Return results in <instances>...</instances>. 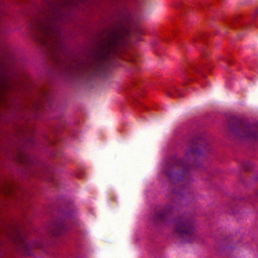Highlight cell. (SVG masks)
<instances>
[{
    "mask_svg": "<svg viewBox=\"0 0 258 258\" xmlns=\"http://www.w3.org/2000/svg\"><path fill=\"white\" fill-rule=\"evenodd\" d=\"M210 152L208 140L196 136L188 142L185 151V162L188 167H200L205 164Z\"/></svg>",
    "mask_w": 258,
    "mask_h": 258,
    "instance_id": "6da1fadb",
    "label": "cell"
},
{
    "mask_svg": "<svg viewBox=\"0 0 258 258\" xmlns=\"http://www.w3.org/2000/svg\"><path fill=\"white\" fill-rule=\"evenodd\" d=\"M185 161L177 158H171L166 162L164 173L170 183L176 186H183L191 179L190 170Z\"/></svg>",
    "mask_w": 258,
    "mask_h": 258,
    "instance_id": "7a4b0ae2",
    "label": "cell"
},
{
    "mask_svg": "<svg viewBox=\"0 0 258 258\" xmlns=\"http://www.w3.org/2000/svg\"><path fill=\"white\" fill-rule=\"evenodd\" d=\"M227 131L229 135L238 141L246 142L256 138V126H253L245 119L239 116H231L227 120Z\"/></svg>",
    "mask_w": 258,
    "mask_h": 258,
    "instance_id": "3957f363",
    "label": "cell"
},
{
    "mask_svg": "<svg viewBox=\"0 0 258 258\" xmlns=\"http://www.w3.org/2000/svg\"><path fill=\"white\" fill-rule=\"evenodd\" d=\"M176 232L179 236L184 238H191L196 232L195 223L191 218L182 216L176 223Z\"/></svg>",
    "mask_w": 258,
    "mask_h": 258,
    "instance_id": "277c9868",
    "label": "cell"
}]
</instances>
